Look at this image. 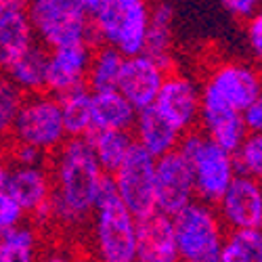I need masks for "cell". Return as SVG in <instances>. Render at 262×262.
<instances>
[{
	"label": "cell",
	"mask_w": 262,
	"mask_h": 262,
	"mask_svg": "<svg viewBox=\"0 0 262 262\" xmlns=\"http://www.w3.org/2000/svg\"><path fill=\"white\" fill-rule=\"evenodd\" d=\"M260 3L262 0H221L225 11L239 21H248L256 13H260Z\"/></svg>",
	"instance_id": "4dcf8cb0"
},
{
	"label": "cell",
	"mask_w": 262,
	"mask_h": 262,
	"mask_svg": "<svg viewBox=\"0 0 262 262\" xmlns=\"http://www.w3.org/2000/svg\"><path fill=\"white\" fill-rule=\"evenodd\" d=\"M38 260V231L21 223L9 231L7 246L0 262H36Z\"/></svg>",
	"instance_id": "484cf974"
},
{
	"label": "cell",
	"mask_w": 262,
	"mask_h": 262,
	"mask_svg": "<svg viewBox=\"0 0 262 262\" xmlns=\"http://www.w3.org/2000/svg\"><path fill=\"white\" fill-rule=\"evenodd\" d=\"M242 122L248 133H260L262 130V101L256 99L242 112Z\"/></svg>",
	"instance_id": "d6a6232c"
},
{
	"label": "cell",
	"mask_w": 262,
	"mask_h": 262,
	"mask_svg": "<svg viewBox=\"0 0 262 262\" xmlns=\"http://www.w3.org/2000/svg\"><path fill=\"white\" fill-rule=\"evenodd\" d=\"M7 177H9V164H7V160L3 156H0V191H5Z\"/></svg>",
	"instance_id": "d590c367"
},
{
	"label": "cell",
	"mask_w": 262,
	"mask_h": 262,
	"mask_svg": "<svg viewBox=\"0 0 262 262\" xmlns=\"http://www.w3.org/2000/svg\"><path fill=\"white\" fill-rule=\"evenodd\" d=\"M135 262H179L172 218L162 212L137 218V256Z\"/></svg>",
	"instance_id": "2e32d148"
},
{
	"label": "cell",
	"mask_w": 262,
	"mask_h": 262,
	"mask_svg": "<svg viewBox=\"0 0 262 262\" xmlns=\"http://www.w3.org/2000/svg\"><path fill=\"white\" fill-rule=\"evenodd\" d=\"M179 262H193V260H185V258H179Z\"/></svg>",
	"instance_id": "f35d334b"
},
{
	"label": "cell",
	"mask_w": 262,
	"mask_h": 262,
	"mask_svg": "<svg viewBox=\"0 0 262 262\" xmlns=\"http://www.w3.org/2000/svg\"><path fill=\"white\" fill-rule=\"evenodd\" d=\"M91 109H93V128H112V130H130L135 124L137 109L118 91H91Z\"/></svg>",
	"instance_id": "ffe728a7"
},
{
	"label": "cell",
	"mask_w": 262,
	"mask_h": 262,
	"mask_svg": "<svg viewBox=\"0 0 262 262\" xmlns=\"http://www.w3.org/2000/svg\"><path fill=\"white\" fill-rule=\"evenodd\" d=\"M80 5L84 7V11H86V13L91 15V13L101 5V0H80Z\"/></svg>",
	"instance_id": "8d00e7d4"
},
{
	"label": "cell",
	"mask_w": 262,
	"mask_h": 262,
	"mask_svg": "<svg viewBox=\"0 0 262 262\" xmlns=\"http://www.w3.org/2000/svg\"><path fill=\"white\" fill-rule=\"evenodd\" d=\"M91 218V248L95 262H135L137 218L120 202L112 174L103 177Z\"/></svg>",
	"instance_id": "3957f363"
},
{
	"label": "cell",
	"mask_w": 262,
	"mask_h": 262,
	"mask_svg": "<svg viewBox=\"0 0 262 262\" xmlns=\"http://www.w3.org/2000/svg\"><path fill=\"white\" fill-rule=\"evenodd\" d=\"M61 107L63 128L68 137H86L93 130V109H91V89L80 86V89L68 91L57 97Z\"/></svg>",
	"instance_id": "603a6c76"
},
{
	"label": "cell",
	"mask_w": 262,
	"mask_h": 262,
	"mask_svg": "<svg viewBox=\"0 0 262 262\" xmlns=\"http://www.w3.org/2000/svg\"><path fill=\"white\" fill-rule=\"evenodd\" d=\"M53 221L78 227L91 218L105 172L95 160L86 137H68L57 149L51 166Z\"/></svg>",
	"instance_id": "6da1fadb"
},
{
	"label": "cell",
	"mask_w": 262,
	"mask_h": 262,
	"mask_svg": "<svg viewBox=\"0 0 262 262\" xmlns=\"http://www.w3.org/2000/svg\"><path fill=\"white\" fill-rule=\"evenodd\" d=\"M91 57H93V45H89V42L49 49L45 91L59 97L68 91L84 86Z\"/></svg>",
	"instance_id": "5bb4252c"
},
{
	"label": "cell",
	"mask_w": 262,
	"mask_h": 262,
	"mask_svg": "<svg viewBox=\"0 0 262 262\" xmlns=\"http://www.w3.org/2000/svg\"><path fill=\"white\" fill-rule=\"evenodd\" d=\"M5 191L21 206L26 214H34L40 223L53 221L51 210V174L45 164L9 168Z\"/></svg>",
	"instance_id": "4fadbf2b"
},
{
	"label": "cell",
	"mask_w": 262,
	"mask_h": 262,
	"mask_svg": "<svg viewBox=\"0 0 262 262\" xmlns=\"http://www.w3.org/2000/svg\"><path fill=\"white\" fill-rule=\"evenodd\" d=\"M7 237H9V231L7 229H0V260H3V252H5V246H7Z\"/></svg>",
	"instance_id": "74e56055"
},
{
	"label": "cell",
	"mask_w": 262,
	"mask_h": 262,
	"mask_svg": "<svg viewBox=\"0 0 262 262\" xmlns=\"http://www.w3.org/2000/svg\"><path fill=\"white\" fill-rule=\"evenodd\" d=\"M24 3H28V0H24Z\"/></svg>",
	"instance_id": "ab89813d"
},
{
	"label": "cell",
	"mask_w": 262,
	"mask_h": 262,
	"mask_svg": "<svg viewBox=\"0 0 262 262\" xmlns=\"http://www.w3.org/2000/svg\"><path fill=\"white\" fill-rule=\"evenodd\" d=\"M36 262H74L70 256H65V254H59V252H53V254H47V256H42L38 258Z\"/></svg>",
	"instance_id": "e575fe53"
},
{
	"label": "cell",
	"mask_w": 262,
	"mask_h": 262,
	"mask_svg": "<svg viewBox=\"0 0 262 262\" xmlns=\"http://www.w3.org/2000/svg\"><path fill=\"white\" fill-rule=\"evenodd\" d=\"M21 99H24V93L11 82L5 72H0V147H5L11 141L13 120Z\"/></svg>",
	"instance_id": "83f0119b"
},
{
	"label": "cell",
	"mask_w": 262,
	"mask_h": 262,
	"mask_svg": "<svg viewBox=\"0 0 262 262\" xmlns=\"http://www.w3.org/2000/svg\"><path fill=\"white\" fill-rule=\"evenodd\" d=\"M47 61H49V49L42 45V42L34 40L32 45L9 65L5 74L11 78V82L24 95L40 93V91H45Z\"/></svg>",
	"instance_id": "d6986e66"
},
{
	"label": "cell",
	"mask_w": 262,
	"mask_h": 262,
	"mask_svg": "<svg viewBox=\"0 0 262 262\" xmlns=\"http://www.w3.org/2000/svg\"><path fill=\"white\" fill-rule=\"evenodd\" d=\"M218 216L227 229H260L262 225V189L260 181L235 174L221 200Z\"/></svg>",
	"instance_id": "7c38bea8"
},
{
	"label": "cell",
	"mask_w": 262,
	"mask_h": 262,
	"mask_svg": "<svg viewBox=\"0 0 262 262\" xmlns=\"http://www.w3.org/2000/svg\"><path fill=\"white\" fill-rule=\"evenodd\" d=\"M260 72L244 61H221L212 65L200 84V124L208 128L244 109L260 99Z\"/></svg>",
	"instance_id": "7a4b0ae2"
},
{
	"label": "cell",
	"mask_w": 262,
	"mask_h": 262,
	"mask_svg": "<svg viewBox=\"0 0 262 262\" xmlns=\"http://www.w3.org/2000/svg\"><path fill=\"white\" fill-rule=\"evenodd\" d=\"M112 181L120 202L135 218L156 212V158L133 143L122 164L114 170Z\"/></svg>",
	"instance_id": "9c48e42d"
},
{
	"label": "cell",
	"mask_w": 262,
	"mask_h": 262,
	"mask_svg": "<svg viewBox=\"0 0 262 262\" xmlns=\"http://www.w3.org/2000/svg\"><path fill=\"white\" fill-rule=\"evenodd\" d=\"M26 212L21 210V206L11 198L7 191H0V229H15L24 223Z\"/></svg>",
	"instance_id": "f1b7e54d"
},
{
	"label": "cell",
	"mask_w": 262,
	"mask_h": 262,
	"mask_svg": "<svg viewBox=\"0 0 262 262\" xmlns=\"http://www.w3.org/2000/svg\"><path fill=\"white\" fill-rule=\"evenodd\" d=\"M177 149L189 162L195 200L214 206L235 177L233 154L218 147L200 130H189V133L181 135Z\"/></svg>",
	"instance_id": "5b68a950"
},
{
	"label": "cell",
	"mask_w": 262,
	"mask_h": 262,
	"mask_svg": "<svg viewBox=\"0 0 262 262\" xmlns=\"http://www.w3.org/2000/svg\"><path fill=\"white\" fill-rule=\"evenodd\" d=\"M130 133H133L135 143L141 145L145 151H149L154 158H160L168 154V151H174L181 141V133L174 130L158 114V109L154 105L139 109Z\"/></svg>",
	"instance_id": "e0dca14e"
},
{
	"label": "cell",
	"mask_w": 262,
	"mask_h": 262,
	"mask_svg": "<svg viewBox=\"0 0 262 262\" xmlns=\"http://www.w3.org/2000/svg\"><path fill=\"white\" fill-rule=\"evenodd\" d=\"M235 174L258 179L262 177V137L260 133H248L235 151H233Z\"/></svg>",
	"instance_id": "4316f807"
},
{
	"label": "cell",
	"mask_w": 262,
	"mask_h": 262,
	"mask_svg": "<svg viewBox=\"0 0 262 262\" xmlns=\"http://www.w3.org/2000/svg\"><path fill=\"white\" fill-rule=\"evenodd\" d=\"M149 26L147 0H101L91 13L93 47L107 45L124 57L143 53Z\"/></svg>",
	"instance_id": "277c9868"
},
{
	"label": "cell",
	"mask_w": 262,
	"mask_h": 262,
	"mask_svg": "<svg viewBox=\"0 0 262 262\" xmlns=\"http://www.w3.org/2000/svg\"><path fill=\"white\" fill-rule=\"evenodd\" d=\"M218 262H262L260 229H231L225 235Z\"/></svg>",
	"instance_id": "d4e9b609"
},
{
	"label": "cell",
	"mask_w": 262,
	"mask_h": 262,
	"mask_svg": "<svg viewBox=\"0 0 262 262\" xmlns=\"http://www.w3.org/2000/svg\"><path fill=\"white\" fill-rule=\"evenodd\" d=\"M86 141H89L93 156L105 174H114V170L122 164V160L126 158V154L135 143L130 130H112V128H93L86 135Z\"/></svg>",
	"instance_id": "44dd1931"
},
{
	"label": "cell",
	"mask_w": 262,
	"mask_h": 262,
	"mask_svg": "<svg viewBox=\"0 0 262 262\" xmlns=\"http://www.w3.org/2000/svg\"><path fill=\"white\" fill-rule=\"evenodd\" d=\"M174 9L168 0H154L149 5V26L145 36V49L151 59H156L166 72L172 70L174 49Z\"/></svg>",
	"instance_id": "ac0fdd59"
},
{
	"label": "cell",
	"mask_w": 262,
	"mask_h": 262,
	"mask_svg": "<svg viewBox=\"0 0 262 262\" xmlns=\"http://www.w3.org/2000/svg\"><path fill=\"white\" fill-rule=\"evenodd\" d=\"M26 15L36 40L47 49L78 42L93 45L91 15L80 0H28Z\"/></svg>",
	"instance_id": "8992f818"
},
{
	"label": "cell",
	"mask_w": 262,
	"mask_h": 262,
	"mask_svg": "<svg viewBox=\"0 0 262 262\" xmlns=\"http://www.w3.org/2000/svg\"><path fill=\"white\" fill-rule=\"evenodd\" d=\"M47 154L40 151L32 145L26 143H15L13 141V149H11V160L19 166H34V164H45Z\"/></svg>",
	"instance_id": "f546056e"
},
{
	"label": "cell",
	"mask_w": 262,
	"mask_h": 262,
	"mask_svg": "<svg viewBox=\"0 0 262 262\" xmlns=\"http://www.w3.org/2000/svg\"><path fill=\"white\" fill-rule=\"evenodd\" d=\"M36 40L30 19L24 11H13L0 17V72H7L9 65Z\"/></svg>",
	"instance_id": "7402d4cb"
},
{
	"label": "cell",
	"mask_w": 262,
	"mask_h": 262,
	"mask_svg": "<svg viewBox=\"0 0 262 262\" xmlns=\"http://www.w3.org/2000/svg\"><path fill=\"white\" fill-rule=\"evenodd\" d=\"M154 107L158 114L181 135L200 124V84L185 72H168Z\"/></svg>",
	"instance_id": "30bf717a"
},
{
	"label": "cell",
	"mask_w": 262,
	"mask_h": 262,
	"mask_svg": "<svg viewBox=\"0 0 262 262\" xmlns=\"http://www.w3.org/2000/svg\"><path fill=\"white\" fill-rule=\"evenodd\" d=\"M122 63H124V55L120 51H116L114 47H107V45L93 47L89 74H86V86H89L91 91L116 89Z\"/></svg>",
	"instance_id": "cb8c5ba5"
},
{
	"label": "cell",
	"mask_w": 262,
	"mask_h": 262,
	"mask_svg": "<svg viewBox=\"0 0 262 262\" xmlns=\"http://www.w3.org/2000/svg\"><path fill=\"white\" fill-rule=\"evenodd\" d=\"M24 9H26L24 0H0V17L13 11H24Z\"/></svg>",
	"instance_id": "836d02e7"
},
{
	"label": "cell",
	"mask_w": 262,
	"mask_h": 262,
	"mask_svg": "<svg viewBox=\"0 0 262 262\" xmlns=\"http://www.w3.org/2000/svg\"><path fill=\"white\" fill-rule=\"evenodd\" d=\"M166 74L168 72L156 59H151L147 53L124 57L116 89L139 112V109H143V107L154 105L156 95L160 91Z\"/></svg>",
	"instance_id": "9a60e30c"
},
{
	"label": "cell",
	"mask_w": 262,
	"mask_h": 262,
	"mask_svg": "<svg viewBox=\"0 0 262 262\" xmlns=\"http://www.w3.org/2000/svg\"><path fill=\"white\" fill-rule=\"evenodd\" d=\"M246 42H248V49L254 53V57L260 59V55H262V17H260V13H256L254 17H250L246 21Z\"/></svg>",
	"instance_id": "1f68e13d"
},
{
	"label": "cell",
	"mask_w": 262,
	"mask_h": 262,
	"mask_svg": "<svg viewBox=\"0 0 262 262\" xmlns=\"http://www.w3.org/2000/svg\"><path fill=\"white\" fill-rule=\"evenodd\" d=\"M156 212L174 216L195 200V187L187 158L179 149L156 158Z\"/></svg>",
	"instance_id": "8fae6325"
},
{
	"label": "cell",
	"mask_w": 262,
	"mask_h": 262,
	"mask_svg": "<svg viewBox=\"0 0 262 262\" xmlns=\"http://www.w3.org/2000/svg\"><path fill=\"white\" fill-rule=\"evenodd\" d=\"M170 218L179 258L193 262H218L227 227L212 204L193 200Z\"/></svg>",
	"instance_id": "52a82bcc"
},
{
	"label": "cell",
	"mask_w": 262,
	"mask_h": 262,
	"mask_svg": "<svg viewBox=\"0 0 262 262\" xmlns=\"http://www.w3.org/2000/svg\"><path fill=\"white\" fill-rule=\"evenodd\" d=\"M65 139L68 135L63 128L59 99L45 91L24 95L13 120L11 141L32 145L49 156Z\"/></svg>",
	"instance_id": "ba28073f"
}]
</instances>
